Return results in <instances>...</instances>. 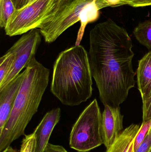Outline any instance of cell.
I'll return each mask as SVG.
<instances>
[{"label":"cell","instance_id":"d6986e66","mask_svg":"<svg viewBox=\"0 0 151 152\" xmlns=\"http://www.w3.org/2000/svg\"><path fill=\"white\" fill-rule=\"evenodd\" d=\"M98 10L107 7H115L123 5L122 0H95Z\"/></svg>","mask_w":151,"mask_h":152},{"label":"cell","instance_id":"9a60e30c","mask_svg":"<svg viewBox=\"0 0 151 152\" xmlns=\"http://www.w3.org/2000/svg\"><path fill=\"white\" fill-rule=\"evenodd\" d=\"M15 6L12 0H0V27L5 28L14 12Z\"/></svg>","mask_w":151,"mask_h":152},{"label":"cell","instance_id":"7a4b0ae2","mask_svg":"<svg viewBox=\"0 0 151 152\" xmlns=\"http://www.w3.org/2000/svg\"><path fill=\"white\" fill-rule=\"evenodd\" d=\"M92 77L87 52L75 45L61 52L55 61L51 91L64 105H78L92 96Z\"/></svg>","mask_w":151,"mask_h":152},{"label":"cell","instance_id":"52a82bcc","mask_svg":"<svg viewBox=\"0 0 151 152\" xmlns=\"http://www.w3.org/2000/svg\"><path fill=\"white\" fill-rule=\"evenodd\" d=\"M93 0H70L64 9L51 21L42 26L40 33L47 43L55 42L67 28L79 21L84 6Z\"/></svg>","mask_w":151,"mask_h":152},{"label":"cell","instance_id":"ac0fdd59","mask_svg":"<svg viewBox=\"0 0 151 152\" xmlns=\"http://www.w3.org/2000/svg\"><path fill=\"white\" fill-rule=\"evenodd\" d=\"M35 137L34 132L27 135H25L21 142L20 152H35Z\"/></svg>","mask_w":151,"mask_h":152},{"label":"cell","instance_id":"4fadbf2b","mask_svg":"<svg viewBox=\"0 0 151 152\" xmlns=\"http://www.w3.org/2000/svg\"><path fill=\"white\" fill-rule=\"evenodd\" d=\"M99 16V10L96 4L95 0H93L84 6L79 14L81 26L78 31L75 45H80L87 25L97 20Z\"/></svg>","mask_w":151,"mask_h":152},{"label":"cell","instance_id":"277c9868","mask_svg":"<svg viewBox=\"0 0 151 152\" xmlns=\"http://www.w3.org/2000/svg\"><path fill=\"white\" fill-rule=\"evenodd\" d=\"M70 0H35L16 10L4 28L9 37L20 35L52 20L63 10Z\"/></svg>","mask_w":151,"mask_h":152},{"label":"cell","instance_id":"e0dca14e","mask_svg":"<svg viewBox=\"0 0 151 152\" xmlns=\"http://www.w3.org/2000/svg\"><path fill=\"white\" fill-rule=\"evenodd\" d=\"M151 128V120L146 122H142L135 139L134 143V152L142 142Z\"/></svg>","mask_w":151,"mask_h":152},{"label":"cell","instance_id":"603a6c76","mask_svg":"<svg viewBox=\"0 0 151 152\" xmlns=\"http://www.w3.org/2000/svg\"><path fill=\"white\" fill-rule=\"evenodd\" d=\"M44 152H68L61 145H55L49 143Z\"/></svg>","mask_w":151,"mask_h":152},{"label":"cell","instance_id":"cb8c5ba5","mask_svg":"<svg viewBox=\"0 0 151 152\" xmlns=\"http://www.w3.org/2000/svg\"><path fill=\"white\" fill-rule=\"evenodd\" d=\"M16 10H20L26 6L29 2V0H12Z\"/></svg>","mask_w":151,"mask_h":152},{"label":"cell","instance_id":"ffe728a7","mask_svg":"<svg viewBox=\"0 0 151 152\" xmlns=\"http://www.w3.org/2000/svg\"><path fill=\"white\" fill-rule=\"evenodd\" d=\"M123 5L128 4L133 7H142L151 5V0H122Z\"/></svg>","mask_w":151,"mask_h":152},{"label":"cell","instance_id":"30bf717a","mask_svg":"<svg viewBox=\"0 0 151 152\" xmlns=\"http://www.w3.org/2000/svg\"><path fill=\"white\" fill-rule=\"evenodd\" d=\"M61 117V109L55 108L47 112L34 131L35 137V152H44L51 133Z\"/></svg>","mask_w":151,"mask_h":152},{"label":"cell","instance_id":"9c48e42d","mask_svg":"<svg viewBox=\"0 0 151 152\" xmlns=\"http://www.w3.org/2000/svg\"><path fill=\"white\" fill-rule=\"evenodd\" d=\"M25 71L20 73L0 91V132L6 125L25 75Z\"/></svg>","mask_w":151,"mask_h":152},{"label":"cell","instance_id":"44dd1931","mask_svg":"<svg viewBox=\"0 0 151 152\" xmlns=\"http://www.w3.org/2000/svg\"><path fill=\"white\" fill-rule=\"evenodd\" d=\"M143 121L146 122L151 120V97L143 103Z\"/></svg>","mask_w":151,"mask_h":152},{"label":"cell","instance_id":"d4e9b609","mask_svg":"<svg viewBox=\"0 0 151 152\" xmlns=\"http://www.w3.org/2000/svg\"><path fill=\"white\" fill-rule=\"evenodd\" d=\"M1 152H20L17 150L16 149H13L12 147L11 146H9V147L6 148L5 150H4L3 151Z\"/></svg>","mask_w":151,"mask_h":152},{"label":"cell","instance_id":"7402d4cb","mask_svg":"<svg viewBox=\"0 0 151 152\" xmlns=\"http://www.w3.org/2000/svg\"><path fill=\"white\" fill-rule=\"evenodd\" d=\"M151 148V134L148 133L144 141L135 152H149Z\"/></svg>","mask_w":151,"mask_h":152},{"label":"cell","instance_id":"2e32d148","mask_svg":"<svg viewBox=\"0 0 151 152\" xmlns=\"http://www.w3.org/2000/svg\"><path fill=\"white\" fill-rule=\"evenodd\" d=\"M14 60V53L9 50L0 58V84L3 82L9 72Z\"/></svg>","mask_w":151,"mask_h":152},{"label":"cell","instance_id":"ba28073f","mask_svg":"<svg viewBox=\"0 0 151 152\" xmlns=\"http://www.w3.org/2000/svg\"><path fill=\"white\" fill-rule=\"evenodd\" d=\"M102 114L101 128L103 144L108 149L123 131V116L120 107L105 105Z\"/></svg>","mask_w":151,"mask_h":152},{"label":"cell","instance_id":"4316f807","mask_svg":"<svg viewBox=\"0 0 151 152\" xmlns=\"http://www.w3.org/2000/svg\"><path fill=\"white\" fill-rule=\"evenodd\" d=\"M149 152H151V148L150 149V151H149Z\"/></svg>","mask_w":151,"mask_h":152},{"label":"cell","instance_id":"8992f818","mask_svg":"<svg viewBox=\"0 0 151 152\" xmlns=\"http://www.w3.org/2000/svg\"><path fill=\"white\" fill-rule=\"evenodd\" d=\"M40 30L34 28L24 34L9 50L14 53L15 60L6 77L0 84V91L20 74L23 69L26 68L35 58V53L41 42Z\"/></svg>","mask_w":151,"mask_h":152},{"label":"cell","instance_id":"5bb4252c","mask_svg":"<svg viewBox=\"0 0 151 152\" xmlns=\"http://www.w3.org/2000/svg\"><path fill=\"white\" fill-rule=\"evenodd\" d=\"M133 34L137 40L149 50H151V21L145 20L136 27Z\"/></svg>","mask_w":151,"mask_h":152},{"label":"cell","instance_id":"5b68a950","mask_svg":"<svg viewBox=\"0 0 151 152\" xmlns=\"http://www.w3.org/2000/svg\"><path fill=\"white\" fill-rule=\"evenodd\" d=\"M102 114L96 99L82 112L71 130L69 145L79 152H87L103 144Z\"/></svg>","mask_w":151,"mask_h":152},{"label":"cell","instance_id":"7c38bea8","mask_svg":"<svg viewBox=\"0 0 151 152\" xmlns=\"http://www.w3.org/2000/svg\"><path fill=\"white\" fill-rule=\"evenodd\" d=\"M140 126L133 124L125 129L105 152H134V143Z\"/></svg>","mask_w":151,"mask_h":152},{"label":"cell","instance_id":"6da1fadb","mask_svg":"<svg viewBox=\"0 0 151 152\" xmlns=\"http://www.w3.org/2000/svg\"><path fill=\"white\" fill-rule=\"evenodd\" d=\"M132 40L113 20L97 24L90 33L89 61L104 105L120 107L134 87Z\"/></svg>","mask_w":151,"mask_h":152},{"label":"cell","instance_id":"484cf974","mask_svg":"<svg viewBox=\"0 0 151 152\" xmlns=\"http://www.w3.org/2000/svg\"><path fill=\"white\" fill-rule=\"evenodd\" d=\"M35 1V0H29V2H28V4L31 3L33 2L34 1Z\"/></svg>","mask_w":151,"mask_h":152},{"label":"cell","instance_id":"3957f363","mask_svg":"<svg viewBox=\"0 0 151 152\" xmlns=\"http://www.w3.org/2000/svg\"><path fill=\"white\" fill-rule=\"evenodd\" d=\"M25 75L9 120L0 132V152L25 135L27 126L37 113L49 81L50 70L34 58Z\"/></svg>","mask_w":151,"mask_h":152},{"label":"cell","instance_id":"8fae6325","mask_svg":"<svg viewBox=\"0 0 151 152\" xmlns=\"http://www.w3.org/2000/svg\"><path fill=\"white\" fill-rule=\"evenodd\" d=\"M137 76V86L143 103L151 97V51L139 61Z\"/></svg>","mask_w":151,"mask_h":152}]
</instances>
